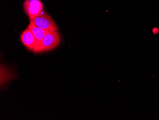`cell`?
I'll use <instances>...</instances> for the list:
<instances>
[{
  "label": "cell",
  "mask_w": 159,
  "mask_h": 120,
  "mask_svg": "<svg viewBox=\"0 0 159 120\" xmlns=\"http://www.w3.org/2000/svg\"><path fill=\"white\" fill-rule=\"evenodd\" d=\"M20 40L29 50L34 52L35 46V39L32 31L27 28L20 35Z\"/></svg>",
  "instance_id": "obj_5"
},
{
  "label": "cell",
  "mask_w": 159,
  "mask_h": 120,
  "mask_svg": "<svg viewBox=\"0 0 159 120\" xmlns=\"http://www.w3.org/2000/svg\"><path fill=\"white\" fill-rule=\"evenodd\" d=\"M61 35L57 31H49L46 33L41 42L38 52H44L52 50L59 45Z\"/></svg>",
  "instance_id": "obj_1"
},
{
  "label": "cell",
  "mask_w": 159,
  "mask_h": 120,
  "mask_svg": "<svg viewBox=\"0 0 159 120\" xmlns=\"http://www.w3.org/2000/svg\"><path fill=\"white\" fill-rule=\"evenodd\" d=\"M30 22L39 27L48 31H57L59 32L58 27L52 18L46 12H42L39 16L32 20Z\"/></svg>",
  "instance_id": "obj_2"
},
{
  "label": "cell",
  "mask_w": 159,
  "mask_h": 120,
  "mask_svg": "<svg viewBox=\"0 0 159 120\" xmlns=\"http://www.w3.org/2000/svg\"><path fill=\"white\" fill-rule=\"evenodd\" d=\"M27 28L31 30L34 34L35 39V46L34 52L35 53H37L41 45V42L43 40L45 34L48 33L49 31L36 26L31 22H30V24L28 25Z\"/></svg>",
  "instance_id": "obj_4"
},
{
  "label": "cell",
  "mask_w": 159,
  "mask_h": 120,
  "mask_svg": "<svg viewBox=\"0 0 159 120\" xmlns=\"http://www.w3.org/2000/svg\"><path fill=\"white\" fill-rule=\"evenodd\" d=\"M24 8L30 20L42 13L43 5L40 0H25L24 3Z\"/></svg>",
  "instance_id": "obj_3"
}]
</instances>
